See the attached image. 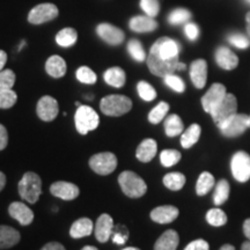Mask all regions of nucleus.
<instances>
[{
    "instance_id": "1",
    "label": "nucleus",
    "mask_w": 250,
    "mask_h": 250,
    "mask_svg": "<svg viewBox=\"0 0 250 250\" xmlns=\"http://www.w3.org/2000/svg\"><path fill=\"white\" fill-rule=\"evenodd\" d=\"M180 45L169 37H161L152 45L147 57V66L154 76L173 74L179 65Z\"/></svg>"
},
{
    "instance_id": "2",
    "label": "nucleus",
    "mask_w": 250,
    "mask_h": 250,
    "mask_svg": "<svg viewBox=\"0 0 250 250\" xmlns=\"http://www.w3.org/2000/svg\"><path fill=\"white\" fill-rule=\"evenodd\" d=\"M20 197L30 204L39 201L42 193V180L36 173L28 171L22 176L18 186Z\"/></svg>"
},
{
    "instance_id": "3",
    "label": "nucleus",
    "mask_w": 250,
    "mask_h": 250,
    "mask_svg": "<svg viewBox=\"0 0 250 250\" xmlns=\"http://www.w3.org/2000/svg\"><path fill=\"white\" fill-rule=\"evenodd\" d=\"M118 183L122 191L130 198H140L147 191V184L145 181L139 175L130 170L123 171L118 176Z\"/></svg>"
},
{
    "instance_id": "4",
    "label": "nucleus",
    "mask_w": 250,
    "mask_h": 250,
    "mask_svg": "<svg viewBox=\"0 0 250 250\" xmlns=\"http://www.w3.org/2000/svg\"><path fill=\"white\" fill-rule=\"evenodd\" d=\"M100 108L107 116L120 117L132 109V101L125 95L114 94L103 98L100 103Z\"/></svg>"
},
{
    "instance_id": "5",
    "label": "nucleus",
    "mask_w": 250,
    "mask_h": 250,
    "mask_svg": "<svg viewBox=\"0 0 250 250\" xmlns=\"http://www.w3.org/2000/svg\"><path fill=\"white\" fill-rule=\"evenodd\" d=\"M74 122H76L78 132L85 136V134L95 130L99 126L100 117L96 114V111L93 108H90L89 105H80L77 109Z\"/></svg>"
},
{
    "instance_id": "6",
    "label": "nucleus",
    "mask_w": 250,
    "mask_h": 250,
    "mask_svg": "<svg viewBox=\"0 0 250 250\" xmlns=\"http://www.w3.org/2000/svg\"><path fill=\"white\" fill-rule=\"evenodd\" d=\"M218 127L220 129L221 133L225 137H229V138H234V137L241 136L245 133V131L248 129L249 126V116L246 114H236L225 121L224 123L219 124Z\"/></svg>"
},
{
    "instance_id": "7",
    "label": "nucleus",
    "mask_w": 250,
    "mask_h": 250,
    "mask_svg": "<svg viewBox=\"0 0 250 250\" xmlns=\"http://www.w3.org/2000/svg\"><path fill=\"white\" fill-rule=\"evenodd\" d=\"M117 158L111 152H102L89 159V167L99 175H109L117 168Z\"/></svg>"
},
{
    "instance_id": "8",
    "label": "nucleus",
    "mask_w": 250,
    "mask_h": 250,
    "mask_svg": "<svg viewBox=\"0 0 250 250\" xmlns=\"http://www.w3.org/2000/svg\"><path fill=\"white\" fill-rule=\"evenodd\" d=\"M237 110V101L236 98L233 94H226L223 101L212 110L210 114L213 121L217 123V125L224 123L228 118H230L236 114Z\"/></svg>"
},
{
    "instance_id": "9",
    "label": "nucleus",
    "mask_w": 250,
    "mask_h": 250,
    "mask_svg": "<svg viewBox=\"0 0 250 250\" xmlns=\"http://www.w3.org/2000/svg\"><path fill=\"white\" fill-rule=\"evenodd\" d=\"M230 169L236 181L247 182L250 179V155L242 151L236 152L230 161Z\"/></svg>"
},
{
    "instance_id": "10",
    "label": "nucleus",
    "mask_w": 250,
    "mask_h": 250,
    "mask_svg": "<svg viewBox=\"0 0 250 250\" xmlns=\"http://www.w3.org/2000/svg\"><path fill=\"white\" fill-rule=\"evenodd\" d=\"M58 17V8L54 4H41L34 7L28 15V21L33 24H41Z\"/></svg>"
},
{
    "instance_id": "11",
    "label": "nucleus",
    "mask_w": 250,
    "mask_h": 250,
    "mask_svg": "<svg viewBox=\"0 0 250 250\" xmlns=\"http://www.w3.org/2000/svg\"><path fill=\"white\" fill-rule=\"evenodd\" d=\"M226 87L221 83H213L211 88L205 93V95L202 98L203 108L206 112H210L217 107V105L223 101L225 96H226Z\"/></svg>"
},
{
    "instance_id": "12",
    "label": "nucleus",
    "mask_w": 250,
    "mask_h": 250,
    "mask_svg": "<svg viewBox=\"0 0 250 250\" xmlns=\"http://www.w3.org/2000/svg\"><path fill=\"white\" fill-rule=\"evenodd\" d=\"M37 116L44 122H51L57 117L59 112V107L57 100L51 96H43L40 99L36 107Z\"/></svg>"
},
{
    "instance_id": "13",
    "label": "nucleus",
    "mask_w": 250,
    "mask_h": 250,
    "mask_svg": "<svg viewBox=\"0 0 250 250\" xmlns=\"http://www.w3.org/2000/svg\"><path fill=\"white\" fill-rule=\"evenodd\" d=\"M96 33L105 43L110 45H120L125 39L124 31L109 23H101L96 28Z\"/></svg>"
},
{
    "instance_id": "14",
    "label": "nucleus",
    "mask_w": 250,
    "mask_h": 250,
    "mask_svg": "<svg viewBox=\"0 0 250 250\" xmlns=\"http://www.w3.org/2000/svg\"><path fill=\"white\" fill-rule=\"evenodd\" d=\"M50 192L55 197H57V198L62 199V201H73V199H76L79 196L80 190L76 184L59 181V182L51 184Z\"/></svg>"
},
{
    "instance_id": "15",
    "label": "nucleus",
    "mask_w": 250,
    "mask_h": 250,
    "mask_svg": "<svg viewBox=\"0 0 250 250\" xmlns=\"http://www.w3.org/2000/svg\"><path fill=\"white\" fill-rule=\"evenodd\" d=\"M112 230H114V220L110 215L103 213L96 220L95 226H94V233L99 242L105 243L111 236Z\"/></svg>"
},
{
    "instance_id": "16",
    "label": "nucleus",
    "mask_w": 250,
    "mask_h": 250,
    "mask_svg": "<svg viewBox=\"0 0 250 250\" xmlns=\"http://www.w3.org/2000/svg\"><path fill=\"white\" fill-rule=\"evenodd\" d=\"M8 213L22 226H28L34 220V212L21 202L12 203L8 206Z\"/></svg>"
},
{
    "instance_id": "17",
    "label": "nucleus",
    "mask_w": 250,
    "mask_h": 250,
    "mask_svg": "<svg viewBox=\"0 0 250 250\" xmlns=\"http://www.w3.org/2000/svg\"><path fill=\"white\" fill-rule=\"evenodd\" d=\"M190 78L196 88H204L208 80V62L204 59H197L192 62L190 67Z\"/></svg>"
},
{
    "instance_id": "18",
    "label": "nucleus",
    "mask_w": 250,
    "mask_h": 250,
    "mask_svg": "<svg viewBox=\"0 0 250 250\" xmlns=\"http://www.w3.org/2000/svg\"><path fill=\"white\" fill-rule=\"evenodd\" d=\"M179 208L171 205L159 206L151 212V219L158 224H169L179 217Z\"/></svg>"
},
{
    "instance_id": "19",
    "label": "nucleus",
    "mask_w": 250,
    "mask_h": 250,
    "mask_svg": "<svg viewBox=\"0 0 250 250\" xmlns=\"http://www.w3.org/2000/svg\"><path fill=\"white\" fill-rule=\"evenodd\" d=\"M215 61L217 64L224 70H234L239 64V58L230 49L226 46H220L215 51Z\"/></svg>"
},
{
    "instance_id": "20",
    "label": "nucleus",
    "mask_w": 250,
    "mask_h": 250,
    "mask_svg": "<svg viewBox=\"0 0 250 250\" xmlns=\"http://www.w3.org/2000/svg\"><path fill=\"white\" fill-rule=\"evenodd\" d=\"M180 243V237L176 230L168 229L156 240L154 250H176Z\"/></svg>"
},
{
    "instance_id": "21",
    "label": "nucleus",
    "mask_w": 250,
    "mask_h": 250,
    "mask_svg": "<svg viewBox=\"0 0 250 250\" xmlns=\"http://www.w3.org/2000/svg\"><path fill=\"white\" fill-rule=\"evenodd\" d=\"M94 230L93 221L88 218H81L74 221L70 228V235L73 239H81V237L89 236Z\"/></svg>"
},
{
    "instance_id": "22",
    "label": "nucleus",
    "mask_w": 250,
    "mask_h": 250,
    "mask_svg": "<svg viewBox=\"0 0 250 250\" xmlns=\"http://www.w3.org/2000/svg\"><path fill=\"white\" fill-rule=\"evenodd\" d=\"M20 237V233L13 227L0 225V249H8L18 245Z\"/></svg>"
},
{
    "instance_id": "23",
    "label": "nucleus",
    "mask_w": 250,
    "mask_h": 250,
    "mask_svg": "<svg viewBox=\"0 0 250 250\" xmlns=\"http://www.w3.org/2000/svg\"><path fill=\"white\" fill-rule=\"evenodd\" d=\"M158 151V145L154 139H145L140 143L136 152V156L139 161L142 162H149L153 160Z\"/></svg>"
},
{
    "instance_id": "24",
    "label": "nucleus",
    "mask_w": 250,
    "mask_h": 250,
    "mask_svg": "<svg viewBox=\"0 0 250 250\" xmlns=\"http://www.w3.org/2000/svg\"><path fill=\"white\" fill-rule=\"evenodd\" d=\"M45 71L50 77L62 78L66 73V62L61 56H51L45 62Z\"/></svg>"
},
{
    "instance_id": "25",
    "label": "nucleus",
    "mask_w": 250,
    "mask_h": 250,
    "mask_svg": "<svg viewBox=\"0 0 250 250\" xmlns=\"http://www.w3.org/2000/svg\"><path fill=\"white\" fill-rule=\"evenodd\" d=\"M129 26L136 33H149L158 28V23L151 17H134L130 20Z\"/></svg>"
},
{
    "instance_id": "26",
    "label": "nucleus",
    "mask_w": 250,
    "mask_h": 250,
    "mask_svg": "<svg viewBox=\"0 0 250 250\" xmlns=\"http://www.w3.org/2000/svg\"><path fill=\"white\" fill-rule=\"evenodd\" d=\"M104 81L109 86L121 88L126 81V74L121 67H111L104 72Z\"/></svg>"
},
{
    "instance_id": "27",
    "label": "nucleus",
    "mask_w": 250,
    "mask_h": 250,
    "mask_svg": "<svg viewBox=\"0 0 250 250\" xmlns=\"http://www.w3.org/2000/svg\"><path fill=\"white\" fill-rule=\"evenodd\" d=\"M201 132L202 129L198 124L190 125V126L182 133V137H181V145H182V147H192V146L198 142L199 137H201Z\"/></svg>"
},
{
    "instance_id": "28",
    "label": "nucleus",
    "mask_w": 250,
    "mask_h": 250,
    "mask_svg": "<svg viewBox=\"0 0 250 250\" xmlns=\"http://www.w3.org/2000/svg\"><path fill=\"white\" fill-rule=\"evenodd\" d=\"M165 131L168 137H176L183 132V122L177 115H170L166 118Z\"/></svg>"
},
{
    "instance_id": "29",
    "label": "nucleus",
    "mask_w": 250,
    "mask_h": 250,
    "mask_svg": "<svg viewBox=\"0 0 250 250\" xmlns=\"http://www.w3.org/2000/svg\"><path fill=\"white\" fill-rule=\"evenodd\" d=\"M214 187V177L213 175L204 171L201 174V176L198 177L196 184V192L198 196H204L206 193L211 191L212 188Z\"/></svg>"
},
{
    "instance_id": "30",
    "label": "nucleus",
    "mask_w": 250,
    "mask_h": 250,
    "mask_svg": "<svg viewBox=\"0 0 250 250\" xmlns=\"http://www.w3.org/2000/svg\"><path fill=\"white\" fill-rule=\"evenodd\" d=\"M78 34L73 28H64L56 36V42L62 48H68L77 42Z\"/></svg>"
},
{
    "instance_id": "31",
    "label": "nucleus",
    "mask_w": 250,
    "mask_h": 250,
    "mask_svg": "<svg viewBox=\"0 0 250 250\" xmlns=\"http://www.w3.org/2000/svg\"><path fill=\"white\" fill-rule=\"evenodd\" d=\"M164 184L169 190L177 191V190L182 189L186 184V176L181 173H169L165 175Z\"/></svg>"
},
{
    "instance_id": "32",
    "label": "nucleus",
    "mask_w": 250,
    "mask_h": 250,
    "mask_svg": "<svg viewBox=\"0 0 250 250\" xmlns=\"http://www.w3.org/2000/svg\"><path fill=\"white\" fill-rule=\"evenodd\" d=\"M229 196V184L226 180H220L215 187V191L213 196V202L215 205H221L228 199Z\"/></svg>"
},
{
    "instance_id": "33",
    "label": "nucleus",
    "mask_w": 250,
    "mask_h": 250,
    "mask_svg": "<svg viewBox=\"0 0 250 250\" xmlns=\"http://www.w3.org/2000/svg\"><path fill=\"white\" fill-rule=\"evenodd\" d=\"M168 110H169V104L167 102H160L156 107H154L149 111L148 114V121L152 124H158L164 120L167 115Z\"/></svg>"
},
{
    "instance_id": "34",
    "label": "nucleus",
    "mask_w": 250,
    "mask_h": 250,
    "mask_svg": "<svg viewBox=\"0 0 250 250\" xmlns=\"http://www.w3.org/2000/svg\"><path fill=\"white\" fill-rule=\"evenodd\" d=\"M206 220L212 226L220 227L227 223V215L220 208H212L206 213Z\"/></svg>"
},
{
    "instance_id": "35",
    "label": "nucleus",
    "mask_w": 250,
    "mask_h": 250,
    "mask_svg": "<svg viewBox=\"0 0 250 250\" xmlns=\"http://www.w3.org/2000/svg\"><path fill=\"white\" fill-rule=\"evenodd\" d=\"M127 51H129L131 57H132L134 61L142 62L146 59L145 50H144L142 43H140L138 40H131L130 42L127 43Z\"/></svg>"
},
{
    "instance_id": "36",
    "label": "nucleus",
    "mask_w": 250,
    "mask_h": 250,
    "mask_svg": "<svg viewBox=\"0 0 250 250\" xmlns=\"http://www.w3.org/2000/svg\"><path fill=\"white\" fill-rule=\"evenodd\" d=\"M181 153L176 149H165L160 154L161 165L165 167H173L181 160Z\"/></svg>"
},
{
    "instance_id": "37",
    "label": "nucleus",
    "mask_w": 250,
    "mask_h": 250,
    "mask_svg": "<svg viewBox=\"0 0 250 250\" xmlns=\"http://www.w3.org/2000/svg\"><path fill=\"white\" fill-rule=\"evenodd\" d=\"M18 95L12 89L0 90V109H9L17 103Z\"/></svg>"
},
{
    "instance_id": "38",
    "label": "nucleus",
    "mask_w": 250,
    "mask_h": 250,
    "mask_svg": "<svg viewBox=\"0 0 250 250\" xmlns=\"http://www.w3.org/2000/svg\"><path fill=\"white\" fill-rule=\"evenodd\" d=\"M137 90H138L139 96L144 101L149 102L156 98L155 89L148 83H146V81H140L138 85H137Z\"/></svg>"
},
{
    "instance_id": "39",
    "label": "nucleus",
    "mask_w": 250,
    "mask_h": 250,
    "mask_svg": "<svg viewBox=\"0 0 250 250\" xmlns=\"http://www.w3.org/2000/svg\"><path fill=\"white\" fill-rule=\"evenodd\" d=\"M77 79L83 83L93 85L96 83V74L87 66H81L77 71Z\"/></svg>"
},
{
    "instance_id": "40",
    "label": "nucleus",
    "mask_w": 250,
    "mask_h": 250,
    "mask_svg": "<svg viewBox=\"0 0 250 250\" xmlns=\"http://www.w3.org/2000/svg\"><path fill=\"white\" fill-rule=\"evenodd\" d=\"M190 18H191V13H190L188 9L177 8L169 14L168 20H169V22L171 24H180V23L186 22V21L189 20Z\"/></svg>"
},
{
    "instance_id": "41",
    "label": "nucleus",
    "mask_w": 250,
    "mask_h": 250,
    "mask_svg": "<svg viewBox=\"0 0 250 250\" xmlns=\"http://www.w3.org/2000/svg\"><path fill=\"white\" fill-rule=\"evenodd\" d=\"M15 73L12 70H4L0 72V90L12 89L15 83Z\"/></svg>"
},
{
    "instance_id": "42",
    "label": "nucleus",
    "mask_w": 250,
    "mask_h": 250,
    "mask_svg": "<svg viewBox=\"0 0 250 250\" xmlns=\"http://www.w3.org/2000/svg\"><path fill=\"white\" fill-rule=\"evenodd\" d=\"M165 83L169 88H171L177 93H183L186 89V85H184L183 80L180 77L175 76V74H168L165 77Z\"/></svg>"
},
{
    "instance_id": "43",
    "label": "nucleus",
    "mask_w": 250,
    "mask_h": 250,
    "mask_svg": "<svg viewBox=\"0 0 250 250\" xmlns=\"http://www.w3.org/2000/svg\"><path fill=\"white\" fill-rule=\"evenodd\" d=\"M140 7L147 17L154 18L159 14V11H160V5H159L158 0H142L140 1Z\"/></svg>"
},
{
    "instance_id": "44",
    "label": "nucleus",
    "mask_w": 250,
    "mask_h": 250,
    "mask_svg": "<svg viewBox=\"0 0 250 250\" xmlns=\"http://www.w3.org/2000/svg\"><path fill=\"white\" fill-rule=\"evenodd\" d=\"M111 235L112 241H114V243H116V245H124L127 241V239H129V232L123 226H118V229L116 232L112 230Z\"/></svg>"
},
{
    "instance_id": "45",
    "label": "nucleus",
    "mask_w": 250,
    "mask_h": 250,
    "mask_svg": "<svg viewBox=\"0 0 250 250\" xmlns=\"http://www.w3.org/2000/svg\"><path fill=\"white\" fill-rule=\"evenodd\" d=\"M229 43H232L234 46L239 49H247L250 45V41L246 36L240 35V34H233L229 36Z\"/></svg>"
},
{
    "instance_id": "46",
    "label": "nucleus",
    "mask_w": 250,
    "mask_h": 250,
    "mask_svg": "<svg viewBox=\"0 0 250 250\" xmlns=\"http://www.w3.org/2000/svg\"><path fill=\"white\" fill-rule=\"evenodd\" d=\"M184 250H210V246L205 240H195V241L190 242Z\"/></svg>"
},
{
    "instance_id": "47",
    "label": "nucleus",
    "mask_w": 250,
    "mask_h": 250,
    "mask_svg": "<svg viewBox=\"0 0 250 250\" xmlns=\"http://www.w3.org/2000/svg\"><path fill=\"white\" fill-rule=\"evenodd\" d=\"M184 33L189 40L195 41L199 35V29L195 23H188L184 27Z\"/></svg>"
},
{
    "instance_id": "48",
    "label": "nucleus",
    "mask_w": 250,
    "mask_h": 250,
    "mask_svg": "<svg viewBox=\"0 0 250 250\" xmlns=\"http://www.w3.org/2000/svg\"><path fill=\"white\" fill-rule=\"evenodd\" d=\"M8 144V132L2 124H0V151L6 148Z\"/></svg>"
},
{
    "instance_id": "49",
    "label": "nucleus",
    "mask_w": 250,
    "mask_h": 250,
    "mask_svg": "<svg viewBox=\"0 0 250 250\" xmlns=\"http://www.w3.org/2000/svg\"><path fill=\"white\" fill-rule=\"evenodd\" d=\"M41 250H66L65 247L59 242H49Z\"/></svg>"
},
{
    "instance_id": "50",
    "label": "nucleus",
    "mask_w": 250,
    "mask_h": 250,
    "mask_svg": "<svg viewBox=\"0 0 250 250\" xmlns=\"http://www.w3.org/2000/svg\"><path fill=\"white\" fill-rule=\"evenodd\" d=\"M6 62H7V54L5 51H2V50H0V72L2 71Z\"/></svg>"
},
{
    "instance_id": "51",
    "label": "nucleus",
    "mask_w": 250,
    "mask_h": 250,
    "mask_svg": "<svg viewBox=\"0 0 250 250\" xmlns=\"http://www.w3.org/2000/svg\"><path fill=\"white\" fill-rule=\"evenodd\" d=\"M243 233H245V235L248 237V240L250 241V218L247 219L245 224H243Z\"/></svg>"
},
{
    "instance_id": "52",
    "label": "nucleus",
    "mask_w": 250,
    "mask_h": 250,
    "mask_svg": "<svg viewBox=\"0 0 250 250\" xmlns=\"http://www.w3.org/2000/svg\"><path fill=\"white\" fill-rule=\"evenodd\" d=\"M5 186H6V176L2 171H0V191L4 189Z\"/></svg>"
},
{
    "instance_id": "53",
    "label": "nucleus",
    "mask_w": 250,
    "mask_h": 250,
    "mask_svg": "<svg viewBox=\"0 0 250 250\" xmlns=\"http://www.w3.org/2000/svg\"><path fill=\"white\" fill-rule=\"evenodd\" d=\"M246 20H247V31H248V35L250 36V12L247 14Z\"/></svg>"
},
{
    "instance_id": "54",
    "label": "nucleus",
    "mask_w": 250,
    "mask_h": 250,
    "mask_svg": "<svg viewBox=\"0 0 250 250\" xmlns=\"http://www.w3.org/2000/svg\"><path fill=\"white\" fill-rule=\"evenodd\" d=\"M219 250H235V248L230 245H224Z\"/></svg>"
},
{
    "instance_id": "55",
    "label": "nucleus",
    "mask_w": 250,
    "mask_h": 250,
    "mask_svg": "<svg viewBox=\"0 0 250 250\" xmlns=\"http://www.w3.org/2000/svg\"><path fill=\"white\" fill-rule=\"evenodd\" d=\"M241 250H250V242L248 241V242H245V243H243Z\"/></svg>"
},
{
    "instance_id": "56",
    "label": "nucleus",
    "mask_w": 250,
    "mask_h": 250,
    "mask_svg": "<svg viewBox=\"0 0 250 250\" xmlns=\"http://www.w3.org/2000/svg\"><path fill=\"white\" fill-rule=\"evenodd\" d=\"M186 70V64H183V62H179V65H177V71H183Z\"/></svg>"
},
{
    "instance_id": "57",
    "label": "nucleus",
    "mask_w": 250,
    "mask_h": 250,
    "mask_svg": "<svg viewBox=\"0 0 250 250\" xmlns=\"http://www.w3.org/2000/svg\"><path fill=\"white\" fill-rule=\"evenodd\" d=\"M81 250H99V249L95 248V247H93V246H86V247H83Z\"/></svg>"
},
{
    "instance_id": "58",
    "label": "nucleus",
    "mask_w": 250,
    "mask_h": 250,
    "mask_svg": "<svg viewBox=\"0 0 250 250\" xmlns=\"http://www.w3.org/2000/svg\"><path fill=\"white\" fill-rule=\"evenodd\" d=\"M123 250H140V249L134 248V247H127V248H124Z\"/></svg>"
},
{
    "instance_id": "59",
    "label": "nucleus",
    "mask_w": 250,
    "mask_h": 250,
    "mask_svg": "<svg viewBox=\"0 0 250 250\" xmlns=\"http://www.w3.org/2000/svg\"><path fill=\"white\" fill-rule=\"evenodd\" d=\"M249 126H250V116H249Z\"/></svg>"
},
{
    "instance_id": "60",
    "label": "nucleus",
    "mask_w": 250,
    "mask_h": 250,
    "mask_svg": "<svg viewBox=\"0 0 250 250\" xmlns=\"http://www.w3.org/2000/svg\"><path fill=\"white\" fill-rule=\"evenodd\" d=\"M249 1H250V0H249Z\"/></svg>"
}]
</instances>
